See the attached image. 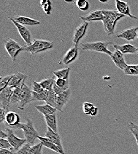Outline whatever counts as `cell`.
<instances>
[{"mask_svg": "<svg viewBox=\"0 0 138 154\" xmlns=\"http://www.w3.org/2000/svg\"><path fill=\"white\" fill-rule=\"evenodd\" d=\"M19 129H21L23 132V135L27 140V143L32 145L38 139V132L35 129L32 121L29 119H26V123H20L19 126Z\"/></svg>", "mask_w": 138, "mask_h": 154, "instance_id": "277c9868", "label": "cell"}, {"mask_svg": "<svg viewBox=\"0 0 138 154\" xmlns=\"http://www.w3.org/2000/svg\"><path fill=\"white\" fill-rule=\"evenodd\" d=\"M110 44H114L111 42H94L81 43V48L84 51H93L98 53H102L111 56L113 52L108 49V46Z\"/></svg>", "mask_w": 138, "mask_h": 154, "instance_id": "7a4b0ae2", "label": "cell"}, {"mask_svg": "<svg viewBox=\"0 0 138 154\" xmlns=\"http://www.w3.org/2000/svg\"><path fill=\"white\" fill-rule=\"evenodd\" d=\"M123 72L126 75L138 76V68L137 65H127L123 70Z\"/></svg>", "mask_w": 138, "mask_h": 154, "instance_id": "4316f807", "label": "cell"}, {"mask_svg": "<svg viewBox=\"0 0 138 154\" xmlns=\"http://www.w3.org/2000/svg\"><path fill=\"white\" fill-rule=\"evenodd\" d=\"M101 2H103V3H105V2H108V1H99Z\"/></svg>", "mask_w": 138, "mask_h": 154, "instance_id": "f6af8a7d", "label": "cell"}, {"mask_svg": "<svg viewBox=\"0 0 138 154\" xmlns=\"http://www.w3.org/2000/svg\"><path fill=\"white\" fill-rule=\"evenodd\" d=\"M53 90L54 91V92L56 93V95H58L60 93H61L62 92H63L64 91H65L64 89H63L62 88L59 87L56 84V82L54 83L53 84Z\"/></svg>", "mask_w": 138, "mask_h": 154, "instance_id": "ab89813d", "label": "cell"}, {"mask_svg": "<svg viewBox=\"0 0 138 154\" xmlns=\"http://www.w3.org/2000/svg\"><path fill=\"white\" fill-rule=\"evenodd\" d=\"M56 94L54 92V91L50 90L48 91V95L47 96V98L45 100V103L47 104H49L50 106H52L53 107L56 109Z\"/></svg>", "mask_w": 138, "mask_h": 154, "instance_id": "f546056e", "label": "cell"}, {"mask_svg": "<svg viewBox=\"0 0 138 154\" xmlns=\"http://www.w3.org/2000/svg\"><path fill=\"white\" fill-rule=\"evenodd\" d=\"M13 94V89L8 87L0 91V103L1 107L8 110L10 105L11 104V100Z\"/></svg>", "mask_w": 138, "mask_h": 154, "instance_id": "30bf717a", "label": "cell"}, {"mask_svg": "<svg viewBox=\"0 0 138 154\" xmlns=\"http://www.w3.org/2000/svg\"><path fill=\"white\" fill-rule=\"evenodd\" d=\"M20 116L14 112H8L5 117L4 125L7 128L15 130L19 129L20 123Z\"/></svg>", "mask_w": 138, "mask_h": 154, "instance_id": "ba28073f", "label": "cell"}, {"mask_svg": "<svg viewBox=\"0 0 138 154\" xmlns=\"http://www.w3.org/2000/svg\"><path fill=\"white\" fill-rule=\"evenodd\" d=\"M11 148H13L7 139H0V149H11Z\"/></svg>", "mask_w": 138, "mask_h": 154, "instance_id": "74e56055", "label": "cell"}, {"mask_svg": "<svg viewBox=\"0 0 138 154\" xmlns=\"http://www.w3.org/2000/svg\"><path fill=\"white\" fill-rule=\"evenodd\" d=\"M13 131H14L12 129L6 128L5 132L7 134V139L8 140L13 149L15 151H18L27 143V140L25 138H20L16 136L14 134Z\"/></svg>", "mask_w": 138, "mask_h": 154, "instance_id": "8992f818", "label": "cell"}, {"mask_svg": "<svg viewBox=\"0 0 138 154\" xmlns=\"http://www.w3.org/2000/svg\"><path fill=\"white\" fill-rule=\"evenodd\" d=\"M72 91L70 89H68L67 90L64 91L61 93L56 96V109L60 112H63V109L66 104L69 101L70 96H71Z\"/></svg>", "mask_w": 138, "mask_h": 154, "instance_id": "8fae6325", "label": "cell"}, {"mask_svg": "<svg viewBox=\"0 0 138 154\" xmlns=\"http://www.w3.org/2000/svg\"><path fill=\"white\" fill-rule=\"evenodd\" d=\"M4 48L13 61L14 62L18 55L23 51V46H20L14 40L9 38L5 40Z\"/></svg>", "mask_w": 138, "mask_h": 154, "instance_id": "5b68a950", "label": "cell"}, {"mask_svg": "<svg viewBox=\"0 0 138 154\" xmlns=\"http://www.w3.org/2000/svg\"><path fill=\"white\" fill-rule=\"evenodd\" d=\"M115 4L117 11L119 13L125 16H128L132 19H138V17L133 16L130 13V7L127 2L120 0H115Z\"/></svg>", "mask_w": 138, "mask_h": 154, "instance_id": "9a60e30c", "label": "cell"}, {"mask_svg": "<svg viewBox=\"0 0 138 154\" xmlns=\"http://www.w3.org/2000/svg\"><path fill=\"white\" fill-rule=\"evenodd\" d=\"M0 154H14L10 149H1Z\"/></svg>", "mask_w": 138, "mask_h": 154, "instance_id": "7bdbcfd3", "label": "cell"}, {"mask_svg": "<svg viewBox=\"0 0 138 154\" xmlns=\"http://www.w3.org/2000/svg\"><path fill=\"white\" fill-rule=\"evenodd\" d=\"M35 108L38 110L41 114H42L44 116L53 115L56 113L57 110L52 106H50L49 104H45L43 105H38L35 106Z\"/></svg>", "mask_w": 138, "mask_h": 154, "instance_id": "cb8c5ba5", "label": "cell"}, {"mask_svg": "<svg viewBox=\"0 0 138 154\" xmlns=\"http://www.w3.org/2000/svg\"><path fill=\"white\" fill-rule=\"evenodd\" d=\"M16 22L22 24L23 26L27 25V26H36L40 24V21L28 17L22 16H18L15 17L13 18Z\"/></svg>", "mask_w": 138, "mask_h": 154, "instance_id": "603a6c76", "label": "cell"}, {"mask_svg": "<svg viewBox=\"0 0 138 154\" xmlns=\"http://www.w3.org/2000/svg\"><path fill=\"white\" fill-rule=\"evenodd\" d=\"M13 77V74L1 77L0 79V91L8 87L9 83Z\"/></svg>", "mask_w": 138, "mask_h": 154, "instance_id": "1f68e13d", "label": "cell"}, {"mask_svg": "<svg viewBox=\"0 0 138 154\" xmlns=\"http://www.w3.org/2000/svg\"></svg>", "mask_w": 138, "mask_h": 154, "instance_id": "7dc6e473", "label": "cell"}, {"mask_svg": "<svg viewBox=\"0 0 138 154\" xmlns=\"http://www.w3.org/2000/svg\"><path fill=\"white\" fill-rule=\"evenodd\" d=\"M88 26V22L83 21L75 29L73 38V42L75 46H78L79 42L86 35Z\"/></svg>", "mask_w": 138, "mask_h": 154, "instance_id": "4fadbf2b", "label": "cell"}, {"mask_svg": "<svg viewBox=\"0 0 138 154\" xmlns=\"http://www.w3.org/2000/svg\"><path fill=\"white\" fill-rule=\"evenodd\" d=\"M40 4L45 13L50 15L53 10L52 2L50 0H42L40 1Z\"/></svg>", "mask_w": 138, "mask_h": 154, "instance_id": "f1b7e54d", "label": "cell"}, {"mask_svg": "<svg viewBox=\"0 0 138 154\" xmlns=\"http://www.w3.org/2000/svg\"><path fill=\"white\" fill-rule=\"evenodd\" d=\"M115 49L119 51L123 55L124 54H138V48L135 46L130 44L126 43L123 45L113 44Z\"/></svg>", "mask_w": 138, "mask_h": 154, "instance_id": "e0dca14e", "label": "cell"}, {"mask_svg": "<svg viewBox=\"0 0 138 154\" xmlns=\"http://www.w3.org/2000/svg\"><path fill=\"white\" fill-rule=\"evenodd\" d=\"M38 139L40 140V143H42L43 146L59 154H65L64 152H62L59 148L50 139L46 137H42L39 136Z\"/></svg>", "mask_w": 138, "mask_h": 154, "instance_id": "44dd1931", "label": "cell"}, {"mask_svg": "<svg viewBox=\"0 0 138 154\" xmlns=\"http://www.w3.org/2000/svg\"><path fill=\"white\" fill-rule=\"evenodd\" d=\"M70 71V68L67 67L66 68L61 69L53 72V74L57 78L67 79L69 77V74Z\"/></svg>", "mask_w": 138, "mask_h": 154, "instance_id": "484cf974", "label": "cell"}, {"mask_svg": "<svg viewBox=\"0 0 138 154\" xmlns=\"http://www.w3.org/2000/svg\"><path fill=\"white\" fill-rule=\"evenodd\" d=\"M43 145L41 143L33 145L30 147L28 154H42Z\"/></svg>", "mask_w": 138, "mask_h": 154, "instance_id": "e575fe53", "label": "cell"}, {"mask_svg": "<svg viewBox=\"0 0 138 154\" xmlns=\"http://www.w3.org/2000/svg\"><path fill=\"white\" fill-rule=\"evenodd\" d=\"M53 46L54 43L53 42L40 39H35L34 41H32L30 45L23 46V51L35 55L50 49L53 48Z\"/></svg>", "mask_w": 138, "mask_h": 154, "instance_id": "3957f363", "label": "cell"}, {"mask_svg": "<svg viewBox=\"0 0 138 154\" xmlns=\"http://www.w3.org/2000/svg\"><path fill=\"white\" fill-rule=\"evenodd\" d=\"M104 20L102 23L106 34L111 36L114 34L116 25L118 21L126 16L119 13L117 10H102Z\"/></svg>", "mask_w": 138, "mask_h": 154, "instance_id": "6da1fadb", "label": "cell"}, {"mask_svg": "<svg viewBox=\"0 0 138 154\" xmlns=\"http://www.w3.org/2000/svg\"><path fill=\"white\" fill-rule=\"evenodd\" d=\"M78 56V46H73L69 49L59 61V63L69 65L73 62Z\"/></svg>", "mask_w": 138, "mask_h": 154, "instance_id": "7c38bea8", "label": "cell"}, {"mask_svg": "<svg viewBox=\"0 0 138 154\" xmlns=\"http://www.w3.org/2000/svg\"><path fill=\"white\" fill-rule=\"evenodd\" d=\"M115 65L121 70H124L127 66V64L126 62L124 55L119 51L115 49L110 57Z\"/></svg>", "mask_w": 138, "mask_h": 154, "instance_id": "2e32d148", "label": "cell"}, {"mask_svg": "<svg viewBox=\"0 0 138 154\" xmlns=\"http://www.w3.org/2000/svg\"><path fill=\"white\" fill-rule=\"evenodd\" d=\"M94 104L89 102H85L83 104V111L84 113L86 115H90L91 111L94 107Z\"/></svg>", "mask_w": 138, "mask_h": 154, "instance_id": "d590c367", "label": "cell"}, {"mask_svg": "<svg viewBox=\"0 0 138 154\" xmlns=\"http://www.w3.org/2000/svg\"><path fill=\"white\" fill-rule=\"evenodd\" d=\"M56 79L54 77H48L40 82V84L43 90L50 91L53 90V86L55 82Z\"/></svg>", "mask_w": 138, "mask_h": 154, "instance_id": "d4e9b609", "label": "cell"}, {"mask_svg": "<svg viewBox=\"0 0 138 154\" xmlns=\"http://www.w3.org/2000/svg\"><path fill=\"white\" fill-rule=\"evenodd\" d=\"M31 146L32 145H30L28 143H26L21 148H20L19 149L16 151V153L14 154H28Z\"/></svg>", "mask_w": 138, "mask_h": 154, "instance_id": "8d00e7d4", "label": "cell"}, {"mask_svg": "<svg viewBox=\"0 0 138 154\" xmlns=\"http://www.w3.org/2000/svg\"><path fill=\"white\" fill-rule=\"evenodd\" d=\"M45 120L48 128L58 133V123L56 113L45 116Z\"/></svg>", "mask_w": 138, "mask_h": 154, "instance_id": "7402d4cb", "label": "cell"}, {"mask_svg": "<svg viewBox=\"0 0 138 154\" xmlns=\"http://www.w3.org/2000/svg\"><path fill=\"white\" fill-rule=\"evenodd\" d=\"M48 95V91L43 90L40 93H35L32 91V101H41L46 100Z\"/></svg>", "mask_w": 138, "mask_h": 154, "instance_id": "83f0119b", "label": "cell"}, {"mask_svg": "<svg viewBox=\"0 0 138 154\" xmlns=\"http://www.w3.org/2000/svg\"><path fill=\"white\" fill-rule=\"evenodd\" d=\"M8 19L10 20L16 27L21 38H23V40L25 42L26 45H30L32 41V36H31V33L30 30L24 26L20 24L18 22H16L12 17H9Z\"/></svg>", "mask_w": 138, "mask_h": 154, "instance_id": "9c48e42d", "label": "cell"}, {"mask_svg": "<svg viewBox=\"0 0 138 154\" xmlns=\"http://www.w3.org/2000/svg\"><path fill=\"white\" fill-rule=\"evenodd\" d=\"M128 130L132 133L135 137L138 147V125L135 123L131 122L127 125Z\"/></svg>", "mask_w": 138, "mask_h": 154, "instance_id": "4dcf8cb0", "label": "cell"}, {"mask_svg": "<svg viewBox=\"0 0 138 154\" xmlns=\"http://www.w3.org/2000/svg\"><path fill=\"white\" fill-rule=\"evenodd\" d=\"M0 137H1V139H5V138H7V134L6 132H4L3 131H1Z\"/></svg>", "mask_w": 138, "mask_h": 154, "instance_id": "ee69618b", "label": "cell"}, {"mask_svg": "<svg viewBox=\"0 0 138 154\" xmlns=\"http://www.w3.org/2000/svg\"></svg>", "mask_w": 138, "mask_h": 154, "instance_id": "bcb514c9", "label": "cell"}, {"mask_svg": "<svg viewBox=\"0 0 138 154\" xmlns=\"http://www.w3.org/2000/svg\"><path fill=\"white\" fill-rule=\"evenodd\" d=\"M27 76L21 72H18L13 74V77L9 83L8 87L14 89L24 83Z\"/></svg>", "mask_w": 138, "mask_h": 154, "instance_id": "ffe728a7", "label": "cell"}, {"mask_svg": "<svg viewBox=\"0 0 138 154\" xmlns=\"http://www.w3.org/2000/svg\"><path fill=\"white\" fill-rule=\"evenodd\" d=\"M43 88L42 87L40 82L37 81H34L32 82V91L35 93H40L43 91Z\"/></svg>", "mask_w": 138, "mask_h": 154, "instance_id": "f35d334b", "label": "cell"}, {"mask_svg": "<svg viewBox=\"0 0 138 154\" xmlns=\"http://www.w3.org/2000/svg\"><path fill=\"white\" fill-rule=\"evenodd\" d=\"M32 90L24 84L20 93L18 108L21 110H24L27 104L32 102Z\"/></svg>", "mask_w": 138, "mask_h": 154, "instance_id": "52a82bcc", "label": "cell"}, {"mask_svg": "<svg viewBox=\"0 0 138 154\" xmlns=\"http://www.w3.org/2000/svg\"><path fill=\"white\" fill-rule=\"evenodd\" d=\"M98 112V107H95V106H94V107L92 109V110L91 111L90 115L92 116H95L97 115Z\"/></svg>", "mask_w": 138, "mask_h": 154, "instance_id": "b9f144b4", "label": "cell"}, {"mask_svg": "<svg viewBox=\"0 0 138 154\" xmlns=\"http://www.w3.org/2000/svg\"><path fill=\"white\" fill-rule=\"evenodd\" d=\"M79 18L86 22H93L96 21H102L104 20V14L102 13V10H97L91 11L85 16H80Z\"/></svg>", "mask_w": 138, "mask_h": 154, "instance_id": "d6986e66", "label": "cell"}, {"mask_svg": "<svg viewBox=\"0 0 138 154\" xmlns=\"http://www.w3.org/2000/svg\"><path fill=\"white\" fill-rule=\"evenodd\" d=\"M45 137L50 139L59 148L62 152H64L63 147V144H62L61 137L59 134V133L55 132L54 131L51 130L50 128L47 127V129L45 134Z\"/></svg>", "mask_w": 138, "mask_h": 154, "instance_id": "ac0fdd59", "label": "cell"}, {"mask_svg": "<svg viewBox=\"0 0 138 154\" xmlns=\"http://www.w3.org/2000/svg\"><path fill=\"white\" fill-rule=\"evenodd\" d=\"M75 3L77 7L82 11H86L90 8L89 2L86 0H78Z\"/></svg>", "mask_w": 138, "mask_h": 154, "instance_id": "d6a6232c", "label": "cell"}, {"mask_svg": "<svg viewBox=\"0 0 138 154\" xmlns=\"http://www.w3.org/2000/svg\"><path fill=\"white\" fill-rule=\"evenodd\" d=\"M56 84L64 90L69 89V79H64L60 78H56L55 81Z\"/></svg>", "mask_w": 138, "mask_h": 154, "instance_id": "836d02e7", "label": "cell"}, {"mask_svg": "<svg viewBox=\"0 0 138 154\" xmlns=\"http://www.w3.org/2000/svg\"><path fill=\"white\" fill-rule=\"evenodd\" d=\"M9 112L8 110H5V109L1 107L0 109V122L2 123L3 122H4V119H5V117L7 114V113Z\"/></svg>", "mask_w": 138, "mask_h": 154, "instance_id": "60d3db41", "label": "cell"}, {"mask_svg": "<svg viewBox=\"0 0 138 154\" xmlns=\"http://www.w3.org/2000/svg\"><path fill=\"white\" fill-rule=\"evenodd\" d=\"M138 26L127 29L117 34L116 37L127 41H134L138 38Z\"/></svg>", "mask_w": 138, "mask_h": 154, "instance_id": "5bb4252c", "label": "cell"}]
</instances>
